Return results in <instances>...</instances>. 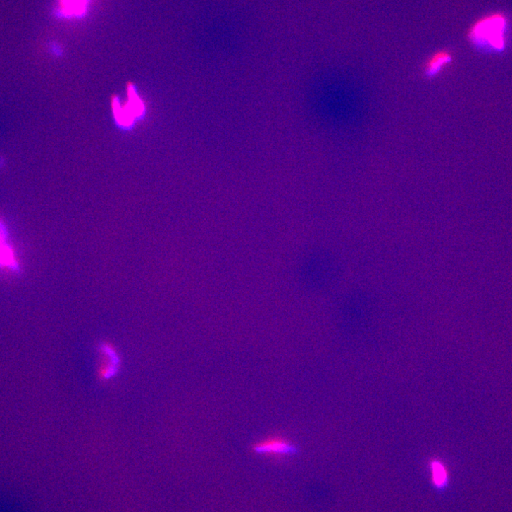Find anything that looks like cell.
Returning a JSON list of instances; mask_svg holds the SVG:
<instances>
[{
  "mask_svg": "<svg viewBox=\"0 0 512 512\" xmlns=\"http://www.w3.org/2000/svg\"><path fill=\"white\" fill-rule=\"evenodd\" d=\"M506 25L507 20L501 13L484 17L470 27L469 39L477 46H487L493 50L501 51L505 46Z\"/></svg>",
  "mask_w": 512,
  "mask_h": 512,
  "instance_id": "obj_1",
  "label": "cell"
},
{
  "mask_svg": "<svg viewBox=\"0 0 512 512\" xmlns=\"http://www.w3.org/2000/svg\"><path fill=\"white\" fill-rule=\"evenodd\" d=\"M320 251L311 250L300 259L297 268V278L302 288L310 292H318L326 283L327 263Z\"/></svg>",
  "mask_w": 512,
  "mask_h": 512,
  "instance_id": "obj_2",
  "label": "cell"
},
{
  "mask_svg": "<svg viewBox=\"0 0 512 512\" xmlns=\"http://www.w3.org/2000/svg\"><path fill=\"white\" fill-rule=\"evenodd\" d=\"M252 449L258 455L279 458L296 456L300 451L297 446L290 443L286 439L279 437L268 438L266 440L257 443Z\"/></svg>",
  "mask_w": 512,
  "mask_h": 512,
  "instance_id": "obj_3",
  "label": "cell"
},
{
  "mask_svg": "<svg viewBox=\"0 0 512 512\" xmlns=\"http://www.w3.org/2000/svg\"><path fill=\"white\" fill-rule=\"evenodd\" d=\"M100 353L104 361L99 370V376L103 381L115 377L120 370V359L115 346L109 342L100 346Z\"/></svg>",
  "mask_w": 512,
  "mask_h": 512,
  "instance_id": "obj_4",
  "label": "cell"
},
{
  "mask_svg": "<svg viewBox=\"0 0 512 512\" xmlns=\"http://www.w3.org/2000/svg\"><path fill=\"white\" fill-rule=\"evenodd\" d=\"M453 56L449 51H438L432 54L424 65V75L428 80L435 78L442 70L451 63Z\"/></svg>",
  "mask_w": 512,
  "mask_h": 512,
  "instance_id": "obj_5",
  "label": "cell"
},
{
  "mask_svg": "<svg viewBox=\"0 0 512 512\" xmlns=\"http://www.w3.org/2000/svg\"><path fill=\"white\" fill-rule=\"evenodd\" d=\"M88 0H60L61 13L65 16H80L85 13Z\"/></svg>",
  "mask_w": 512,
  "mask_h": 512,
  "instance_id": "obj_6",
  "label": "cell"
},
{
  "mask_svg": "<svg viewBox=\"0 0 512 512\" xmlns=\"http://www.w3.org/2000/svg\"><path fill=\"white\" fill-rule=\"evenodd\" d=\"M432 478L433 484L437 488L444 487L447 482V473L444 466L437 461H434L431 466Z\"/></svg>",
  "mask_w": 512,
  "mask_h": 512,
  "instance_id": "obj_7",
  "label": "cell"
},
{
  "mask_svg": "<svg viewBox=\"0 0 512 512\" xmlns=\"http://www.w3.org/2000/svg\"><path fill=\"white\" fill-rule=\"evenodd\" d=\"M13 256L11 251L0 243V263L11 265L13 262Z\"/></svg>",
  "mask_w": 512,
  "mask_h": 512,
  "instance_id": "obj_8",
  "label": "cell"
}]
</instances>
